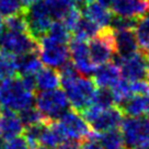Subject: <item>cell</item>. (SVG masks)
Returning a JSON list of instances; mask_svg holds the SVG:
<instances>
[{"label":"cell","mask_w":149,"mask_h":149,"mask_svg":"<svg viewBox=\"0 0 149 149\" xmlns=\"http://www.w3.org/2000/svg\"><path fill=\"white\" fill-rule=\"evenodd\" d=\"M59 78L61 88L67 95L71 109L74 111L80 113L93 102L98 87L94 84L92 77L78 74Z\"/></svg>","instance_id":"obj_1"},{"label":"cell","mask_w":149,"mask_h":149,"mask_svg":"<svg viewBox=\"0 0 149 149\" xmlns=\"http://www.w3.org/2000/svg\"><path fill=\"white\" fill-rule=\"evenodd\" d=\"M34 101V93L24 88L20 78L11 77L0 82V107L20 112L32 107Z\"/></svg>","instance_id":"obj_2"},{"label":"cell","mask_w":149,"mask_h":149,"mask_svg":"<svg viewBox=\"0 0 149 149\" xmlns=\"http://www.w3.org/2000/svg\"><path fill=\"white\" fill-rule=\"evenodd\" d=\"M34 103L46 122L58 121L63 114L70 109L69 101L63 89H52L40 91Z\"/></svg>","instance_id":"obj_3"},{"label":"cell","mask_w":149,"mask_h":149,"mask_svg":"<svg viewBox=\"0 0 149 149\" xmlns=\"http://www.w3.org/2000/svg\"><path fill=\"white\" fill-rule=\"evenodd\" d=\"M121 133L127 148L149 147V117L127 116L121 123Z\"/></svg>","instance_id":"obj_4"},{"label":"cell","mask_w":149,"mask_h":149,"mask_svg":"<svg viewBox=\"0 0 149 149\" xmlns=\"http://www.w3.org/2000/svg\"><path fill=\"white\" fill-rule=\"evenodd\" d=\"M88 47L90 58L97 67L110 63L116 54L113 30L110 26L100 29L98 34L89 40Z\"/></svg>","instance_id":"obj_5"},{"label":"cell","mask_w":149,"mask_h":149,"mask_svg":"<svg viewBox=\"0 0 149 149\" xmlns=\"http://www.w3.org/2000/svg\"><path fill=\"white\" fill-rule=\"evenodd\" d=\"M24 15L26 20L28 33L36 41L48 32L53 23V18L44 0H36L29 6L26 9H24Z\"/></svg>","instance_id":"obj_6"},{"label":"cell","mask_w":149,"mask_h":149,"mask_svg":"<svg viewBox=\"0 0 149 149\" xmlns=\"http://www.w3.org/2000/svg\"><path fill=\"white\" fill-rule=\"evenodd\" d=\"M38 56L42 64L51 68H59L69 61V49L67 44L55 42L46 34L38 41Z\"/></svg>","instance_id":"obj_7"},{"label":"cell","mask_w":149,"mask_h":149,"mask_svg":"<svg viewBox=\"0 0 149 149\" xmlns=\"http://www.w3.org/2000/svg\"><path fill=\"white\" fill-rule=\"evenodd\" d=\"M35 51H38V43L28 32L7 30L0 37V52L18 56Z\"/></svg>","instance_id":"obj_8"},{"label":"cell","mask_w":149,"mask_h":149,"mask_svg":"<svg viewBox=\"0 0 149 149\" xmlns=\"http://www.w3.org/2000/svg\"><path fill=\"white\" fill-rule=\"evenodd\" d=\"M111 61L120 67L121 76L124 79L128 81L147 79V66L144 52L138 51L127 57H120L115 54Z\"/></svg>","instance_id":"obj_9"},{"label":"cell","mask_w":149,"mask_h":149,"mask_svg":"<svg viewBox=\"0 0 149 149\" xmlns=\"http://www.w3.org/2000/svg\"><path fill=\"white\" fill-rule=\"evenodd\" d=\"M67 137L74 139L84 140L93 135V132L88 123L81 116L79 112L74 109H68L58 120Z\"/></svg>","instance_id":"obj_10"},{"label":"cell","mask_w":149,"mask_h":149,"mask_svg":"<svg viewBox=\"0 0 149 149\" xmlns=\"http://www.w3.org/2000/svg\"><path fill=\"white\" fill-rule=\"evenodd\" d=\"M68 49H69L70 61L74 64L77 71L80 74L87 76V77H89L90 74H93L98 67L93 64L90 58L88 42L71 37Z\"/></svg>","instance_id":"obj_11"},{"label":"cell","mask_w":149,"mask_h":149,"mask_svg":"<svg viewBox=\"0 0 149 149\" xmlns=\"http://www.w3.org/2000/svg\"><path fill=\"white\" fill-rule=\"evenodd\" d=\"M124 116L125 115L122 112L121 107L114 104L110 107L101 110L98 115L89 123V125L94 133L100 134L114 128H118Z\"/></svg>","instance_id":"obj_12"},{"label":"cell","mask_w":149,"mask_h":149,"mask_svg":"<svg viewBox=\"0 0 149 149\" xmlns=\"http://www.w3.org/2000/svg\"><path fill=\"white\" fill-rule=\"evenodd\" d=\"M110 10L114 15L139 19L148 13V0H113Z\"/></svg>","instance_id":"obj_13"},{"label":"cell","mask_w":149,"mask_h":149,"mask_svg":"<svg viewBox=\"0 0 149 149\" xmlns=\"http://www.w3.org/2000/svg\"><path fill=\"white\" fill-rule=\"evenodd\" d=\"M24 126L15 112L0 107V134L3 139H10L23 133Z\"/></svg>","instance_id":"obj_14"},{"label":"cell","mask_w":149,"mask_h":149,"mask_svg":"<svg viewBox=\"0 0 149 149\" xmlns=\"http://www.w3.org/2000/svg\"><path fill=\"white\" fill-rule=\"evenodd\" d=\"M120 67L113 61L107 63L104 65L99 66L93 72L92 79L98 88L111 89L118 80L121 79Z\"/></svg>","instance_id":"obj_15"},{"label":"cell","mask_w":149,"mask_h":149,"mask_svg":"<svg viewBox=\"0 0 149 149\" xmlns=\"http://www.w3.org/2000/svg\"><path fill=\"white\" fill-rule=\"evenodd\" d=\"M114 43H115V51L116 55L120 57H127L133 55L134 53L140 51L134 30H118L114 31Z\"/></svg>","instance_id":"obj_16"},{"label":"cell","mask_w":149,"mask_h":149,"mask_svg":"<svg viewBox=\"0 0 149 149\" xmlns=\"http://www.w3.org/2000/svg\"><path fill=\"white\" fill-rule=\"evenodd\" d=\"M81 15L84 18L89 19L90 21H92L93 23H95L100 29H104L110 26L113 13L109 8L104 6L100 5L99 2H90L88 5L82 7L81 9Z\"/></svg>","instance_id":"obj_17"},{"label":"cell","mask_w":149,"mask_h":149,"mask_svg":"<svg viewBox=\"0 0 149 149\" xmlns=\"http://www.w3.org/2000/svg\"><path fill=\"white\" fill-rule=\"evenodd\" d=\"M17 72L21 74H35L42 68V61L38 56V51L25 53L15 56Z\"/></svg>","instance_id":"obj_18"},{"label":"cell","mask_w":149,"mask_h":149,"mask_svg":"<svg viewBox=\"0 0 149 149\" xmlns=\"http://www.w3.org/2000/svg\"><path fill=\"white\" fill-rule=\"evenodd\" d=\"M35 81H36V89L40 91L44 90H52L61 86V78L59 74L55 68L46 67L41 69L35 74Z\"/></svg>","instance_id":"obj_19"},{"label":"cell","mask_w":149,"mask_h":149,"mask_svg":"<svg viewBox=\"0 0 149 149\" xmlns=\"http://www.w3.org/2000/svg\"><path fill=\"white\" fill-rule=\"evenodd\" d=\"M118 107L125 116H141L146 113V98L141 94H134Z\"/></svg>","instance_id":"obj_20"},{"label":"cell","mask_w":149,"mask_h":149,"mask_svg":"<svg viewBox=\"0 0 149 149\" xmlns=\"http://www.w3.org/2000/svg\"><path fill=\"white\" fill-rule=\"evenodd\" d=\"M97 138L103 149H128L118 128L100 133L97 135Z\"/></svg>","instance_id":"obj_21"},{"label":"cell","mask_w":149,"mask_h":149,"mask_svg":"<svg viewBox=\"0 0 149 149\" xmlns=\"http://www.w3.org/2000/svg\"><path fill=\"white\" fill-rule=\"evenodd\" d=\"M99 31H100V28L97 24L81 15L76 28L71 32V37L88 42L89 40H91L93 36H95L98 34Z\"/></svg>","instance_id":"obj_22"},{"label":"cell","mask_w":149,"mask_h":149,"mask_svg":"<svg viewBox=\"0 0 149 149\" xmlns=\"http://www.w3.org/2000/svg\"><path fill=\"white\" fill-rule=\"evenodd\" d=\"M134 33L140 51H149V14L146 13L139 19H137Z\"/></svg>","instance_id":"obj_23"},{"label":"cell","mask_w":149,"mask_h":149,"mask_svg":"<svg viewBox=\"0 0 149 149\" xmlns=\"http://www.w3.org/2000/svg\"><path fill=\"white\" fill-rule=\"evenodd\" d=\"M52 18L61 21L70 10L76 8L74 0H44Z\"/></svg>","instance_id":"obj_24"},{"label":"cell","mask_w":149,"mask_h":149,"mask_svg":"<svg viewBox=\"0 0 149 149\" xmlns=\"http://www.w3.org/2000/svg\"><path fill=\"white\" fill-rule=\"evenodd\" d=\"M111 92L113 95V100L116 105H120L122 103L130 99L132 95H134L130 90V81L126 79H120L116 84L111 88Z\"/></svg>","instance_id":"obj_25"},{"label":"cell","mask_w":149,"mask_h":149,"mask_svg":"<svg viewBox=\"0 0 149 149\" xmlns=\"http://www.w3.org/2000/svg\"><path fill=\"white\" fill-rule=\"evenodd\" d=\"M47 36H49L52 40H54L55 42L61 43V44H67L71 40V33L68 29L65 26V24L61 21L53 22L51 28L46 33Z\"/></svg>","instance_id":"obj_26"},{"label":"cell","mask_w":149,"mask_h":149,"mask_svg":"<svg viewBox=\"0 0 149 149\" xmlns=\"http://www.w3.org/2000/svg\"><path fill=\"white\" fill-rule=\"evenodd\" d=\"M5 28L9 31H17V32H28L26 26V20L23 12H20L17 14H12L7 17L5 20Z\"/></svg>","instance_id":"obj_27"},{"label":"cell","mask_w":149,"mask_h":149,"mask_svg":"<svg viewBox=\"0 0 149 149\" xmlns=\"http://www.w3.org/2000/svg\"><path fill=\"white\" fill-rule=\"evenodd\" d=\"M19 117H20L23 126L33 125V124H36L40 122H46L44 120L43 115L41 114V112L33 105L21 110L19 112Z\"/></svg>","instance_id":"obj_28"},{"label":"cell","mask_w":149,"mask_h":149,"mask_svg":"<svg viewBox=\"0 0 149 149\" xmlns=\"http://www.w3.org/2000/svg\"><path fill=\"white\" fill-rule=\"evenodd\" d=\"M93 104L98 105V107H102V109H107L112 105H114V100H113V95H112L111 89L109 88H98L97 92L93 99ZM91 103V104H92Z\"/></svg>","instance_id":"obj_29"},{"label":"cell","mask_w":149,"mask_h":149,"mask_svg":"<svg viewBox=\"0 0 149 149\" xmlns=\"http://www.w3.org/2000/svg\"><path fill=\"white\" fill-rule=\"evenodd\" d=\"M20 0H0V17H9L23 12Z\"/></svg>","instance_id":"obj_30"},{"label":"cell","mask_w":149,"mask_h":149,"mask_svg":"<svg viewBox=\"0 0 149 149\" xmlns=\"http://www.w3.org/2000/svg\"><path fill=\"white\" fill-rule=\"evenodd\" d=\"M2 149H30L28 141L24 136H15L13 138L7 139L3 143Z\"/></svg>","instance_id":"obj_31"},{"label":"cell","mask_w":149,"mask_h":149,"mask_svg":"<svg viewBox=\"0 0 149 149\" xmlns=\"http://www.w3.org/2000/svg\"><path fill=\"white\" fill-rule=\"evenodd\" d=\"M97 133H93L91 137L81 140V149H103L97 138Z\"/></svg>","instance_id":"obj_32"},{"label":"cell","mask_w":149,"mask_h":149,"mask_svg":"<svg viewBox=\"0 0 149 149\" xmlns=\"http://www.w3.org/2000/svg\"><path fill=\"white\" fill-rule=\"evenodd\" d=\"M21 82L23 84V87L28 91L30 92H33L35 91V89H36V81H35V74H22L21 76Z\"/></svg>","instance_id":"obj_33"},{"label":"cell","mask_w":149,"mask_h":149,"mask_svg":"<svg viewBox=\"0 0 149 149\" xmlns=\"http://www.w3.org/2000/svg\"><path fill=\"white\" fill-rule=\"evenodd\" d=\"M58 149H81V140L66 138L58 145Z\"/></svg>","instance_id":"obj_34"},{"label":"cell","mask_w":149,"mask_h":149,"mask_svg":"<svg viewBox=\"0 0 149 149\" xmlns=\"http://www.w3.org/2000/svg\"><path fill=\"white\" fill-rule=\"evenodd\" d=\"M93 0H74V3H76V7L78 9H81L82 7H84L86 5H88L90 2H92Z\"/></svg>","instance_id":"obj_35"},{"label":"cell","mask_w":149,"mask_h":149,"mask_svg":"<svg viewBox=\"0 0 149 149\" xmlns=\"http://www.w3.org/2000/svg\"><path fill=\"white\" fill-rule=\"evenodd\" d=\"M98 2L100 3V5L104 6V7H107V8L110 9V7H111L113 0H98Z\"/></svg>","instance_id":"obj_36"},{"label":"cell","mask_w":149,"mask_h":149,"mask_svg":"<svg viewBox=\"0 0 149 149\" xmlns=\"http://www.w3.org/2000/svg\"><path fill=\"white\" fill-rule=\"evenodd\" d=\"M145 59H146V66H147V78L149 77V51L144 52Z\"/></svg>","instance_id":"obj_37"},{"label":"cell","mask_w":149,"mask_h":149,"mask_svg":"<svg viewBox=\"0 0 149 149\" xmlns=\"http://www.w3.org/2000/svg\"><path fill=\"white\" fill-rule=\"evenodd\" d=\"M5 31V24H3V21L0 19V37L2 35V33Z\"/></svg>","instance_id":"obj_38"},{"label":"cell","mask_w":149,"mask_h":149,"mask_svg":"<svg viewBox=\"0 0 149 149\" xmlns=\"http://www.w3.org/2000/svg\"><path fill=\"white\" fill-rule=\"evenodd\" d=\"M37 149H55V147H47V146H41L40 145V147Z\"/></svg>","instance_id":"obj_39"},{"label":"cell","mask_w":149,"mask_h":149,"mask_svg":"<svg viewBox=\"0 0 149 149\" xmlns=\"http://www.w3.org/2000/svg\"><path fill=\"white\" fill-rule=\"evenodd\" d=\"M130 149H149V147H134V148H130Z\"/></svg>","instance_id":"obj_40"},{"label":"cell","mask_w":149,"mask_h":149,"mask_svg":"<svg viewBox=\"0 0 149 149\" xmlns=\"http://www.w3.org/2000/svg\"><path fill=\"white\" fill-rule=\"evenodd\" d=\"M148 3H149V0H148Z\"/></svg>","instance_id":"obj_41"}]
</instances>
